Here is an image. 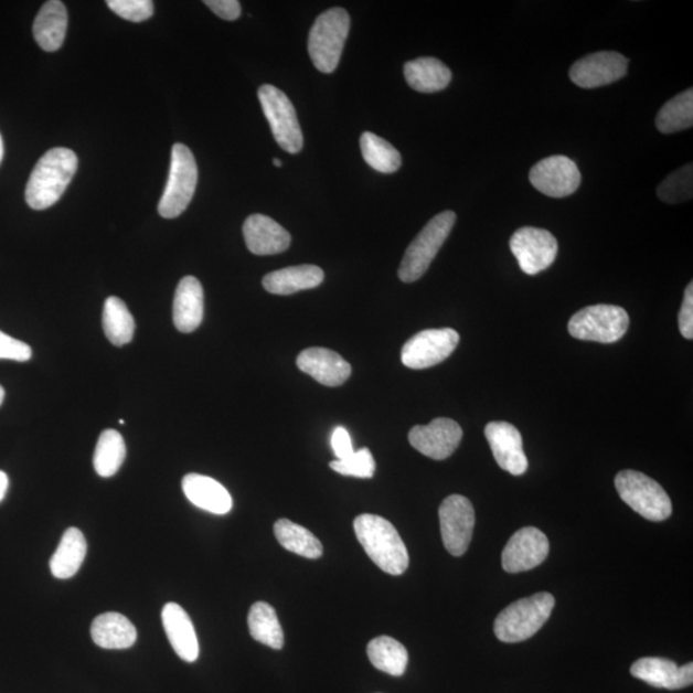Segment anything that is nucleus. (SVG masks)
<instances>
[{"mask_svg":"<svg viewBox=\"0 0 693 693\" xmlns=\"http://www.w3.org/2000/svg\"><path fill=\"white\" fill-rule=\"evenodd\" d=\"M330 468L342 476L369 479L374 477L376 465L369 448H362L349 459L330 462Z\"/></svg>","mask_w":693,"mask_h":693,"instance_id":"nucleus-37","label":"nucleus"},{"mask_svg":"<svg viewBox=\"0 0 693 693\" xmlns=\"http://www.w3.org/2000/svg\"><path fill=\"white\" fill-rule=\"evenodd\" d=\"M628 73V60L617 52H598L580 58L571 68V81L583 89H595L620 81Z\"/></svg>","mask_w":693,"mask_h":693,"instance_id":"nucleus-16","label":"nucleus"},{"mask_svg":"<svg viewBox=\"0 0 693 693\" xmlns=\"http://www.w3.org/2000/svg\"><path fill=\"white\" fill-rule=\"evenodd\" d=\"M510 248L520 269L526 275H537L548 269L557 256V241L553 234L539 227L525 226L510 239Z\"/></svg>","mask_w":693,"mask_h":693,"instance_id":"nucleus-12","label":"nucleus"},{"mask_svg":"<svg viewBox=\"0 0 693 693\" xmlns=\"http://www.w3.org/2000/svg\"><path fill=\"white\" fill-rule=\"evenodd\" d=\"M351 19L343 8H330L321 13L310 31L309 53L314 67L332 74L340 65Z\"/></svg>","mask_w":693,"mask_h":693,"instance_id":"nucleus-4","label":"nucleus"},{"mask_svg":"<svg viewBox=\"0 0 693 693\" xmlns=\"http://www.w3.org/2000/svg\"><path fill=\"white\" fill-rule=\"evenodd\" d=\"M530 180L539 192L551 199H565L577 192L582 175L577 163L568 157L553 156L534 164Z\"/></svg>","mask_w":693,"mask_h":693,"instance_id":"nucleus-13","label":"nucleus"},{"mask_svg":"<svg viewBox=\"0 0 693 693\" xmlns=\"http://www.w3.org/2000/svg\"><path fill=\"white\" fill-rule=\"evenodd\" d=\"M104 329L107 340L121 346L132 341L136 321L122 299L109 297L104 309Z\"/></svg>","mask_w":693,"mask_h":693,"instance_id":"nucleus-32","label":"nucleus"},{"mask_svg":"<svg viewBox=\"0 0 693 693\" xmlns=\"http://www.w3.org/2000/svg\"><path fill=\"white\" fill-rule=\"evenodd\" d=\"M88 543L77 527L63 533L60 546L51 558V572L58 579L74 577L85 561Z\"/></svg>","mask_w":693,"mask_h":693,"instance_id":"nucleus-28","label":"nucleus"},{"mask_svg":"<svg viewBox=\"0 0 693 693\" xmlns=\"http://www.w3.org/2000/svg\"><path fill=\"white\" fill-rule=\"evenodd\" d=\"M458 423L447 417H438L428 425H416L408 433V443L433 460H446L458 450L462 439Z\"/></svg>","mask_w":693,"mask_h":693,"instance_id":"nucleus-14","label":"nucleus"},{"mask_svg":"<svg viewBox=\"0 0 693 693\" xmlns=\"http://www.w3.org/2000/svg\"><path fill=\"white\" fill-rule=\"evenodd\" d=\"M693 124V90H684L667 102L657 116V128L663 134L690 129Z\"/></svg>","mask_w":693,"mask_h":693,"instance_id":"nucleus-35","label":"nucleus"},{"mask_svg":"<svg viewBox=\"0 0 693 693\" xmlns=\"http://www.w3.org/2000/svg\"><path fill=\"white\" fill-rule=\"evenodd\" d=\"M367 657L380 671L393 676H401L406 672L408 652L405 646L395 638L381 636L367 644Z\"/></svg>","mask_w":693,"mask_h":693,"instance_id":"nucleus-30","label":"nucleus"},{"mask_svg":"<svg viewBox=\"0 0 693 693\" xmlns=\"http://www.w3.org/2000/svg\"><path fill=\"white\" fill-rule=\"evenodd\" d=\"M616 487L627 505L651 522H663L672 515V501L664 488L643 472L620 471L616 477Z\"/></svg>","mask_w":693,"mask_h":693,"instance_id":"nucleus-6","label":"nucleus"},{"mask_svg":"<svg viewBox=\"0 0 693 693\" xmlns=\"http://www.w3.org/2000/svg\"><path fill=\"white\" fill-rule=\"evenodd\" d=\"M196 181L199 168L191 149L177 143L172 147L169 180L159 204L160 215L175 218L183 214L193 200Z\"/></svg>","mask_w":693,"mask_h":693,"instance_id":"nucleus-7","label":"nucleus"},{"mask_svg":"<svg viewBox=\"0 0 693 693\" xmlns=\"http://www.w3.org/2000/svg\"><path fill=\"white\" fill-rule=\"evenodd\" d=\"M243 235L249 252L257 256L281 254L289 248L291 242L285 227L262 214L250 215L244 222Z\"/></svg>","mask_w":693,"mask_h":693,"instance_id":"nucleus-20","label":"nucleus"},{"mask_svg":"<svg viewBox=\"0 0 693 693\" xmlns=\"http://www.w3.org/2000/svg\"><path fill=\"white\" fill-rule=\"evenodd\" d=\"M77 167V157L71 149H50L31 172L25 192L29 206L42 211L57 203L73 180Z\"/></svg>","mask_w":693,"mask_h":693,"instance_id":"nucleus-1","label":"nucleus"},{"mask_svg":"<svg viewBox=\"0 0 693 693\" xmlns=\"http://www.w3.org/2000/svg\"><path fill=\"white\" fill-rule=\"evenodd\" d=\"M107 6L121 19L131 22L151 19L154 11L151 0H109Z\"/></svg>","mask_w":693,"mask_h":693,"instance_id":"nucleus-38","label":"nucleus"},{"mask_svg":"<svg viewBox=\"0 0 693 693\" xmlns=\"http://www.w3.org/2000/svg\"><path fill=\"white\" fill-rule=\"evenodd\" d=\"M554 608L555 597L548 593L522 598L499 614L494 621V633L502 642L525 641L545 626Z\"/></svg>","mask_w":693,"mask_h":693,"instance_id":"nucleus-3","label":"nucleus"},{"mask_svg":"<svg viewBox=\"0 0 693 693\" xmlns=\"http://www.w3.org/2000/svg\"><path fill=\"white\" fill-rule=\"evenodd\" d=\"M456 223L454 211H445L430 220L424 230L406 249L398 270V278L404 282L419 280L429 269L433 259L450 236Z\"/></svg>","mask_w":693,"mask_h":693,"instance_id":"nucleus-5","label":"nucleus"},{"mask_svg":"<svg viewBox=\"0 0 693 693\" xmlns=\"http://www.w3.org/2000/svg\"><path fill=\"white\" fill-rule=\"evenodd\" d=\"M4 396H6V392H4L3 387H2V385H0V405L3 404Z\"/></svg>","mask_w":693,"mask_h":693,"instance_id":"nucleus-45","label":"nucleus"},{"mask_svg":"<svg viewBox=\"0 0 693 693\" xmlns=\"http://www.w3.org/2000/svg\"><path fill=\"white\" fill-rule=\"evenodd\" d=\"M406 82L419 93H437L447 88L452 81L451 70L444 62L433 57H422L406 63Z\"/></svg>","mask_w":693,"mask_h":693,"instance_id":"nucleus-27","label":"nucleus"},{"mask_svg":"<svg viewBox=\"0 0 693 693\" xmlns=\"http://www.w3.org/2000/svg\"><path fill=\"white\" fill-rule=\"evenodd\" d=\"M204 296L199 279L185 277L180 280L173 298V324L181 333H192L203 320Z\"/></svg>","mask_w":693,"mask_h":693,"instance_id":"nucleus-22","label":"nucleus"},{"mask_svg":"<svg viewBox=\"0 0 693 693\" xmlns=\"http://www.w3.org/2000/svg\"><path fill=\"white\" fill-rule=\"evenodd\" d=\"M628 327L629 317L623 307L595 305L574 313L568 330L576 340L609 344L621 340Z\"/></svg>","mask_w":693,"mask_h":693,"instance_id":"nucleus-8","label":"nucleus"},{"mask_svg":"<svg viewBox=\"0 0 693 693\" xmlns=\"http://www.w3.org/2000/svg\"><path fill=\"white\" fill-rule=\"evenodd\" d=\"M693 170L692 163L686 164L669 175L663 183L658 186V196L661 201L675 204L692 199L693 193Z\"/></svg>","mask_w":693,"mask_h":693,"instance_id":"nucleus-36","label":"nucleus"},{"mask_svg":"<svg viewBox=\"0 0 693 693\" xmlns=\"http://www.w3.org/2000/svg\"><path fill=\"white\" fill-rule=\"evenodd\" d=\"M274 532L280 545L290 553L307 558L321 557V542L306 527L290 522L288 519H279L274 525Z\"/></svg>","mask_w":693,"mask_h":693,"instance_id":"nucleus-31","label":"nucleus"},{"mask_svg":"<svg viewBox=\"0 0 693 693\" xmlns=\"http://www.w3.org/2000/svg\"><path fill=\"white\" fill-rule=\"evenodd\" d=\"M550 542L546 534L534 526H525L513 534L502 551L503 571L516 574L537 568L546 561Z\"/></svg>","mask_w":693,"mask_h":693,"instance_id":"nucleus-15","label":"nucleus"},{"mask_svg":"<svg viewBox=\"0 0 693 693\" xmlns=\"http://www.w3.org/2000/svg\"><path fill=\"white\" fill-rule=\"evenodd\" d=\"M248 628L255 641L281 650L285 646V633L280 626L277 611L267 603L252 605L248 614Z\"/></svg>","mask_w":693,"mask_h":693,"instance_id":"nucleus-29","label":"nucleus"},{"mask_svg":"<svg viewBox=\"0 0 693 693\" xmlns=\"http://www.w3.org/2000/svg\"><path fill=\"white\" fill-rule=\"evenodd\" d=\"M322 280H324V271L319 266L301 265L267 274L263 286L271 295L289 296L297 291L317 288Z\"/></svg>","mask_w":693,"mask_h":693,"instance_id":"nucleus-25","label":"nucleus"},{"mask_svg":"<svg viewBox=\"0 0 693 693\" xmlns=\"http://www.w3.org/2000/svg\"><path fill=\"white\" fill-rule=\"evenodd\" d=\"M258 99L277 143L288 153L301 152L303 148L301 125L298 122L296 108L286 93L273 85H263L258 89Z\"/></svg>","mask_w":693,"mask_h":693,"instance_id":"nucleus-9","label":"nucleus"},{"mask_svg":"<svg viewBox=\"0 0 693 693\" xmlns=\"http://www.w3.org/2000/svg\"><path fill=\"white\" fill-rule=\"evenodd\" d=\"M488 444L499 467L513 476H523L527 470L523 438L520 431L507 422L487 424L484 430Z\"/></svg>","mask_w":693,"mask_h":693,"instance_id":"nucleus-17","label":"nucleus"},{"mask_svg":"<svg viewBox=\"0 0 693 693\" xmlns=\"http://www.w3.org/2000/svg\"><path fill=\"white\" fill-rule=\"evenodd\" d=\"M631 674L652 687L682 690L693 683V664L679 667L669 659L642 658L633 663Z\"/></svg>","mask_w":693,"mask_h":693,"instance_id":"nucleus-18","label":"nucleus"},{"mask_svg":"<svg viewBox=\"0 0 693 693\" xmlns=\"http://www.w3.org/2000/svg\"><path fill=\"white\" fill-rule=\"evenodd\" d=\"M459 342V333L451 328L423 330L405 343L401 360L414 370L436 366L451 356Z\"/></svg>","mask_w":693,"mask_h":693,"instance_id":"nucleus-10","label":"nucleus"},{"mask_svg":"<svg viewBox=\"0 0 693 693\" xmlns=\"http://www.w3.org/2000/svg\"><path fill=\"white\" fill-rule=\"evenodd\" d=\"M68 15L65 4L60 0L46 2L34 21V38L41 49L56 52L61 49L67 33Z\"/></svg>","mask_w":693,"mask_h":693,"instance_id":"nucleus-26","label":"nucleus"},{"mask_svg":"<svg viewBox=\"0 0 693 693\" xmlns=\"http://www.w3.org/2000/svg\"><path fill=\"white\" fill-rule=\"evenodd\" d=\"M183 491L194 507L209 513L225 515L233 509V499L223 484L206 476L188 475L183 479Z\"/></svg>","mask_w":693,"mask_h":693,"instance_id":"nucleus-23","label":"nucleus"},{"mask_svg":"<svg viewBox=\"0 0 693 693\" xmlns=\"http://www.w3.org/2000/svg\"><path fill=\"white\" fill-rule=\"evenodd\" d=\"M8 484H10V482H8V477L6 472L0 471V501L6 498Z\"/></svg>","mask_w":693,"mask_h":693,"instance_id":"nucleus-43","label":"nucleus"},{"mask_svg":"<svg viewBox=\"0 0 693 693\" xmlns=\"http://www.w3.org/2000/svg\"><path fill=\"white\" fill-rule=\"evenodd\" d=\"M162 623L173 651L186 663H194L200 657V643L188 612L175 603H169L162 609Z\"/></svg>","mask_w":693,"mask_h":693,"instance_id":"nucleus-21","label":"nucleus"},{"mask_svg":"<svg viewBox=\"0 0 693 693\" xmlns=\"http://www.w3.org/2000/svg\"><path fill=\"white\" fill-rule=\"evenodd\" d=\"M438 514L446 550L454 556H462L469 548L476 525L472 503L460 494L448 495Z\"/></svg>","mask_w":693,"mask_h":693,"instance_id":"nucleus-11","label":"nucleus"},{"mask_svg":"<svg viewBox=\"0 0 693 693\" xmlns=\"http://www.w3.org/2000/svg\"><path fill=\"white\" fill-rule=\"evenodd\" d=\"M362 157L370 168L382 173L396 172L403 164V157L387 140L375 136L373 132H364L360 139Z\"/></svg>","mask_w":693,"mask_h":693,"instance_id":"nucleus-34","label":"nucleus"},{"mask_svg":"<svg viewBox=\"0 0 693 693\" xmlns=\"http://www.w3.org/2000/svg\"><path fill=\"white\" fill-rule=\"evenodd\" d=\"M126 458L125 440L120 433L107 429L102 433L96 452H94V469L102 478H111L122 467Z\"/></svg>","mask_w":693,"mask_h":693,"instance_id":"nucleus-33","label":"nucleus"},{"mask_svg":"<svg viewBox=\"0 0 693 693\" xmlns=\"http://www.w3.org/2000/svg\"><path fill=\"white\" fill-rule=\"evenodd\" d=\"M297 366L327 387H340L352 373L351 365L341 354L321 346L299 353Z\"/></svg>","mask_w":693,"mask_h":693,"instance_id":"nucleus-19","label":"nucleus"},{"mask_svg":"<svg viewBox=\"0 0 693 693\" xmlns=\"http://www.w3.org/2000/svg\"><path fill=\"white\" fill-rule=\"evenodd\" d=\"M680 330L681 334L691 341L693 338V285L690 282L684 290L683 303L680 311Z\"/></svg>","mask_w":693,"mask_h":693,"instance_id":"nucleus-40","label":"nucleus"},{"mask_svg":"<svg viewBox=\"0 0 693 693\" xmlns=\"http://www.w3.org/2000/svg\"><path fill=\"white\" fill-rule=\"evenodd\" d=\"M353 527L367 556L383 572L391 576H401L407 571V548L396 527L387 519L362 514L354 519Z\"/></svg>","mask_w":693,"mask_h":693,"instance_id":"nucleus-2","label":"nucleus"},{"mask_svg":"<svg viewBox=\"0 0 693 693\" xmlns=\"http://www.w3.org/2000/svg\"><path fill=\"white\" fill-rule=\"evenodd\" d=\"M332 447L338 460L349 459L353 455V446L350 433L338 427L332 436Z\"/></svg>","mask_w":693,"mask_h":693,"instance_id":"nucleus-42","label":"nucleus"},{"mask_svg":"<svg viewBox=\"0 0 693 693\" xmlns=\"http://www.w3.org/2000/svg\"><path fill=\"white\" fill-rule=\"evenodd\" d=\"M4 157V145L2 136H0V163H2Z\"/></svg>","mask_w":693,"mask_h":693,"instance_id":"nucleus-44","label":"nucleus"},{"mask_svg":"<svg viewBox=\"0 0 693 693\" xmlns=\"http://www.w3.org/2000/svg\"><path fill=\"white\" fill-rule=\"evenodd\" d=\"M273 163H274V164H275V167H277V168H281V167H282L281 161H280V160H278V159H275V160L273 161Z\"/></svg>","mask_w":693,"mask_h":693,"instance_id":"nucleus-46","label":"nucleus"},{"mask_svg":"<svg viewBox=\"0 0 693 693\" xmlns=\"http://www.w3.org/2000/svg\"><path fill=\"white\" fill-rule=\"evenodd\" d=\"M33 356L30 345L0 332V360L26 362Z\"/></svg>","mask_w":693,"mask_h":693,"instance_id":"nucleus-39","label":"nucleus"},{"mask_svg":"<svg viewBox=\"0 0 693 693\" xmlns=\"http://www.w3.org/2000/svg\"><path fill=\"white\" fill-rule=\"evenodd\" d=\"M94 643L102 649L125 650L137 642V628L118 612H106L94 619L92 629Z\"/></svg>","mask_w":693,"mask_h":693,"instance_id":"nucleus-24","label":"nucleus"},{"mask_svg":"<svg viewBox=\"0 0 693 693\" xmlns=\"http://www.w3.org/2000/svg\"><path fill=\"white\" fill-rule=\"evenodd\" d=\"M220 19L234 21L239 19L242 7L238 0H206L204 2Z\"/></svg>","mask_w":693,"mask_h":693,"instance_id":"nucleus-41","label":"nucleus"}]
</instances>
